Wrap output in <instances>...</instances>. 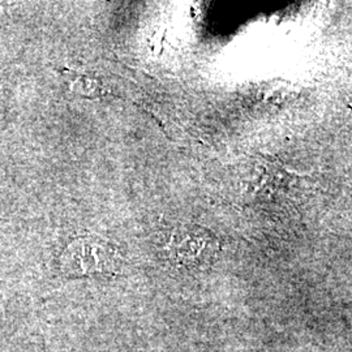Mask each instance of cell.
<instances>
[{
  "instance_id": "obj_1",
  "label": "cell",
  "mask_w": 352,
  "mask_h": 352,
  "mask_svg": "<svg viewBox=\"0 0 352 352\" xmlns=\"http://www.w3.org/2000/svg\"><path fill=\"white\" fill-rule=\"evenodd\" d=\"M219 243L209 230L183 225L168 231L164 238V258L177 269L195 270L212 264Z\"/></svg>"
},
{
  "instance_id": "obj_2",
  "label": "cell",
  "mask_w": 352,
  "mask_h": 352,
  "mask_svg": "<svg viewBox=\"0 0 352 352\" xmlns=\"http://www.w3.org/2000/svg\"><path fill=\"white\" fill-rule=\"evenodd\" d=\"M120 265V254L100 238L85 236L72 240L59 257V267L69 277L110 276Z\"/></svg>"
}]
</instances>
